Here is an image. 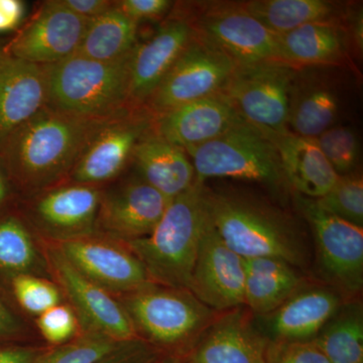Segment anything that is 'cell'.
<instances>
[{
  "label": "cell",
  "mask_w": 363,
  "mask_h": 363,
  "mask_svg": "<svg viewBox=\"0 0 363 363\" xmlns=\"http://www.w3.org/2000/svg\"><path fill=\"white\" fill-rule=\"evenodd\" d=\"M62 6L82 18L92 20L106 13L114 4V0H59Z\"/></svg>",
  "instance_id": "41"
},
{
  "label": "cell",
  "mask_w": 363,
  "mask_h": 363,
  "mask_svg": "<svg viewBox=\"0 0 363 363\" xmlns=\"http://www.w3.org/2000/svg\"><path fill=\"white\" fill-rule=\"evenodd\" d=\"M21 329L20 321L0 301V337L13 335Z\"/></svg>",
  "instance_id": "43"
},
{
  "label": "cell",
  "mask_w": 363,
  "mask_h": 363,
  "mask_svg": "<svg viewBox=\"0 0 363 363\" xmlns=\"http://www.w3.org/2000/svg\"><path fill=\"white\" fill-rule=\"evenodd\" d=\"M111 121L43 107L4 140L0 162L11 183L32 195L66 183L93 138Z\"/></svg>",
  "instance_id": "1"
},
{
  "label": "cell",
  "mask_w": 363,
  "mask_h": 363,
  "mask_svg": "<svg viewBox=\"0 0 363 363\" xmlns=\"http://www.w3.org/2000/svg\"><path fill=\"white\" fill-rule=\"evenodd\" d=\"M314 140L339 176L350 174L357 167L359 160V142L350 128L332 126Z\"/></svg>",
  "instance_id": "34"
},
{
  "label": "cell",
  "mask_w": 363,
  "mask_h": 363,
  "mask_svg": "<svg viewBox=\"0 0 363 363\" xmlns=\"http://www.w3.org/2000/svg\"><path fill=\"white\" fill-rule=\"evenodd\" d=\"M138 337L155 347L174 348L199 337L215 319L214 310L184 289L150 283L121 296Z\"/></svg>",
  "instance_id": "6"
},
{
  "label": "cell",
  "mask_w": 363,
  "mask_h": 363,
  "mask_svg": "<svg viewBox=\"0 0 363 363\" xmlns=\"http://www.w3.org/2000/svg\"><path fill=\"white\" fill-rule=\"evenodd\" d=\"M347 33L337 21H319L279 35V60L293 68L342 61Z\"/></svg>",
  "instance_id": "25"
},
{
  "label": "cell",
  "mask_w": 363,
  "mask_h": 363,
  "mask_svg": "<svg viewBox=\"0 0 363 363\" xmlns=\"http://www.w3.org/2000/svg\"><path fill=\"white\" fill-rule=\"evenodd\" d=\"M340 305L337 294L329 289L318 286L296 291L276 311L267 315V329L279 342L312 340Z\"/></svg>",
  "instance_id": "23"
},
{
  "label": "cell",
  "mask_w": 363,
  "mask_h": 363,
  "mask_svg": "<svg viewBox=\"0 0 363 363\" xmlns=\"http://www.w3.org/2000/svg\"><path fill=\"white\" fill-rule=\"evenodd\" d=\"M131 162L143 181L169 199L186 192L196 181L187 152L152 133L138 143Z\"/></svg>",
  "instance_id": "24"
},
{
  "label": "cell",
  "mask_w": 363,
  "mask_h": 363,
  "mask_svg": "<svg viewBox=\"0 0 363 363\" xmlns=\"http://www.w3.org/2000/svg\"><path fill=\"white\" fill-rule=\"evenodd\" d=\"M50 242L83 276L112 295H126L152 283L123 241L94 233Z\"/></svg>",
  "instance_id": "12"
},
{
  "label": "cell",
  "mask_w": 363,
  "mask_h": 363,
  "mask_svg": "<svg viewBox=\"0 0 363 363\" xmlns=\"http://www.w3.org/2000/svg\"><path fill=\"white\" fill-rule=\"evenodd\" d=\"M39 259L25 221L14 215L0 219V269L14 274H30Z\"/></svg>",
  "instance_id": "31"
},
{
  "label": "cell",
  "mask_w": 363,
  "mask_h": 363,
  "mask_svg": "<svg viewBox=\"0 0 363 363\" xmlns=\"http://www.w3.org/2000/svg\"><path fill=\"white\" fill-rule=\"evenodd\" d=\"M43 66L0 55V147L14 130L45 106Z\"/></svg>",
  "instance_id": "21"
},
{
  "label": "cell",
  "mask_w": 363,
  "mask_h": 363,
  "mask_svg": "<svg viewBox=\"0 0 363 363\" xmlns=\"http://www.w3.org/2000/svg\"><path fill=\"white\" fill-rule=\"evenodd\" d=\"M101 187L66 182L33 195L30 220L50 240L94 233Z\"/></svg>",
  "instance_id": "17"
},
{
  "label": "cell",
  "mask_w": 363,
  "mask_h": 363,
  "mask_svg": "<svg viewBox=\"0 0 363 363\" xmlns=\"http://www.w3.org/2000/svg\"><path fill=\"white\" fill-rule=\"evenodd\" d=\"M206 186L192 187L173 198L154 230L123 242L140 259L152 283L188 290L203 234L209 222Z\"/></svg>",
  "instance_id": "2"
},
{
  "label": "cell",
  "mask_w": 363,
  "mask_h": 363,
  "mask_svg": "<svg viewBox=\"0 0 363 363\" xmlns=\"http://www.w3.org/2000/svg\"><path fill=\"white\" fill-rule=\"evenodd\" d=\"M11 285L18 304L33 316H40L61 303L62 292L59 286L35 274H14Z\"/></svg>",
  "instance_id": "35"
},
{
  "label": "cell",
  "mask_w": 363,
  "mask_h": 363,
  "mask_svg": "<svg viewBox=\"0 0 363 363\" xmlns=\"http://www.w3.org/2000/svg\"><path fill=\"white\" fill-rule=\"evenodd\" d=\"M171 200L142 178L130 179L102 190L96 229L123 242L145 238L161 220Z\"/></svg>",
  "instance_id": "16"
},
{
  "label": "cell",
  "mask_w": 363,
  "mask_h": 363,
  "mask_svg": "<svg viewBox=\"0 0 363 363\" xmlns=\"http://www.w3.org/2000/svg\"><path fill=\"white\" fill-rule=\"evenodd\" d=\"M26 13L23 0H0V33L16 32L25 21Z\"/></svg>",
  "instance_id": "40"
},
{
  "label": "cell",
  "mask_w": 363,
  "mask_h": 363,
  "mask_svg": "<svg viewBox=\"0 0 363 363\" xmlns=\"http://www.w3.org/2000/svg\"><path fill=\"white\" fill-rule=\"evenodd\" d=\"M131 54L111 63L73 55L43 66L47 86L45 106L100 121H111L135 111L130 95Z\"/></svg>",
  "instance_id": "4"
},
{
  "label": "cell",
  "mask_w": 363,
  "mask_h": 363,
  "mask_svg": "<svg viewBox=\"0 0 363 363\" xmlns=\"http://www.w3.org/2000/svg\"><path fill=\"white\" fill-rule=\"evenodd\" d=\"M157 357V348L138 337L123 341L95 363H154Z\"/></svg>",
  "instance_id": "38"
},
{
  "label": "cell",
  "mask_w": 363,
  "mask_h": 363,
  "mask_svg": "<svg viewBox=\"0 0 363 363\" xmlns=\"http://www.w3.org/2000/svg\"><path fill=\"white\" fill-rule=\"evenodd\" d=\"M271 345L245 313L234 309L200 334L187 363H271Z\"/></svg>",
  "instance_id": "20"
},
{
  "label": "cell",
  "mask_w": 363,
  "mask_h": 363,
  "mask_svg": "<svg viewBox=\"0 0 363 363\" xmlns=\"http://www.w3.org/2000/svg\"><path fill=\"white\" fill-rule=\"evenodd\" d=\"M89 21L72 13L59 0L40 2L4 45V52L33 65L58 63L76 54Z\"/></svg>",
  "instance_id": "11"
},
{
  "label": "cell",
  "mask_w": 363,
  "mask_h": 363,
  "mask_svg": "<svg viewBox=\"0 0 363 363\" xmlns=\"http://www.w3.org/2000/svg\"><path fill=\"white\" fill-rule=\"evenodd\" d=\"M351 30H352V37L354 42L357 43L358 49L362 50V11H357L355 16L351 18Z\"/></svg>",
  "instance_id": "45"
},
{
  "label": "cell",
  "mask_w": 363,
  "mask_h": 363,
  "mask_svg": "<svg viewBox=\"0 0 363 363\" xmlns=\"http://www.w3.org/2000/svg\"><path fill=\"white\" fill-rule=\"evenodd\" d=\"M138 26L114 4L106 13L89 21L75 55L106 63L121 61L138 44Z\"/></svg>",
  "instance_id": "27"
},
{
  "label": "cell",
  "mask_w": 363,
  "mask_h": 363,
  "mask_svg": "<svg viewBox=\"0 0 363 363\" xmlns=\"http://www.w3.org/2000/svg\"><path fill=\"white\" fill-rule=\"evenodd\" d=\"M210 221L224 243L242 259L276 257L293 267L306 259L305 245L292 219L247 196L206 188Z\"/></svg>",
  "instance_id": "3"
},
{
  "label": "cell",
  "mask_w": 363,
  "mask_h": 363,
  "mask_svg": "<svg viewBox=\"0 0 363 363\" xmlns=\"http://www.w3.org/2000/svg\"><path fill=\"white\" fill-rule=\"evenodd\" d=\"M331 363H363V318L359 306H348L312 339Z\"/></svg>",
  "instance_id": "29"
},
{
  "label": "cell",
  "mask_w": 363,
  "mask_h": 363,
  "mask_svg": "<svg viewBox=\"0 0 363 363\" xmlns=\"http://www.w3.org/2000/svg\"><path fill=\"white\" fill-rule=\"evenodd\" d=\"M314 200L324 211L363 227V181L359 174L339 176L327 194Z\"/></svg>",
  "instance_id": "33"
},
{
  "label": "cell",
  "mask_w": 363,
  "mask_h": 363,
  "mask_svg": "<svg viewBox=\"0 0 363 363\" xmlns=\"http://www.w3.org/2000/svg\"><path fill=\"white\" fill-rule=\"evenodd\" d=\"M238 65L220 50L193 35L156 90L143 105L150 117L223 91Z\"/></svg>",
  "instance_id": "9"
},
{
  "label": "cell",
  "mask_w": 363,
  "mask_h": 363,
  "mask_svg": "<svg viewBox=\"0 0 363 363\" xmlns=\"http://www.w3.org/2000/svg\"><path fill=\"white\" fill-rule=\"evenodd\" d=\"M37 326L43 337L55 346L68 342L83 331L73 308L61 303L38 316Z\"/></svg>",
  "instance_id": "36"
},
{
  "label": "cell",
  "mask_w": 363,
  "mask_h": 363,
  "mask_svg": "<svg viewBox=\"0 0 363 363\" xmlns=\"http://www.w3.org/2000/svg\"><path fill=\"white\" fill-rule=\"evenodd\" d=\"M243 121L224 93H217L152 117V133L182 150L204 145Z\"/></svg>",
  "instance_id": "19"
},
{
  "label": "cell",
  "mask_w": 363,
  "mask_h": 363,
  "mask_svg": "<svg viewBox=\"0 0 363 363\" xmlns=\"http://www.w3.org/2000/svg\"><path fill=\"white\" fill-rule=\"evenodd\" d=\"M271 363H331L312 340L276 341L271 345Z\"/></svg>",
  "instance_id": "37"
},
{
  "label": "cell",
  "mask_w": 363,
  "mask_h": 363,
  "mask_svg": "<svg viewBox=\"0 0 363 363\" xmlns=\"http://www.w3.org/2000/svg\"><path fill=\"white\" fill-rule=\"evenodd\" d=\"M119 11L140 23L145 21H160L171 13L175 2L171 0H116Z\"/></svg>",
  "instance_id": "39"
},
{
  "label": "cell",
  "mask_w": 363,
  "mask_h": 363,
  "mask_svg": "<svg viewBox=\"0 0 363 363\" xmlns=\"http://www.w3.org/2000/svg\"><path fill=\"white\" fill-rule=\"evenodd\" d=\"M245 266V305L267 316L286 302L301 285L295 267L276 257H248Z\"/></svg>",
  "instance_id": "26"
},
{
  "label": "cell",
  "mask_w": 363,
  "mask_h": 363,
  "mask_svg": "<svg viewBox=\"0 0 363 363\" xmlns=\"http://www.w3.org/2000/svg\"><path fill=\"white\" fill-rule=\"evenodd\" d=\"M338 111V99L333 91L324 86L298 89L295 84L288 130L302 138H316L332 128Z\"/></svg>",
  "instance_id": "30"
},
{
  "label": "cell",
  "mask_w": 363,
  "mask_h": 363,
  "mask_svg": "<svg viewBox=\"0 0 363 363\" xmlns=\"http://www.w3.org/2000/svg\"><path fill=\"white\" fill-rule=\"evenodd\" d=\"M39 353L30 347L0 348V363H33Z\"/></svg>",
  "instance_id": "42"
},
{
  "label": "cell",
  "mask_w": 363,
  "mask_h": 363,
  "mask_svg": "<svg viewBox=\"0 0 363 363\" xmlns=\"http://www.w3.org/2000/svg\"><path fill=\"white\" fill-rule=\"evenodd\" d=\"M188 18L174 4L171 13L149 40L136 45L130 57V95L133 106L143 108L177 59L193 39Z\"/></svg>",
  "instance_id": "18"
},
{
  "label": "cell",
  "mask_w": 363,
  "mask_h": 363,
  "mask_svg": "<svg viewBox=\"0 0 363 363\" xmlns=\"http://www.w3.org/2000/svg\"><path fill=\"white\" fill-rule=\"evenodd\" d=\"M296 203L312 228L320 271L326 281L343 292H359L363 284V227L324 211L314 199L297 194Z\"/></svg>",
  "instance_id": "10"
},
{
  "label": "cell",
  "mask_w": 363,
  "mask_h": 363,
  "mask_svg": "<svg viewBox=\"0 0 363 363\" xmlns=\"http://www.w3.org/2000/svg\"><path fill=\"white\" fill-rule=\"evenodd\" d=\"M9 195H11V181L6 175V169L0 162V209L9 200Z\"/></svg>",
  "instance_id": "44"
},
{
  "label": "cell",
  "mask_w": 363,
  "mask_h": 363,
  "mask_svg": "<svg viewBox=\"0 0 363 363\" xmlns=\"http://www.w3.org/2000/svg\"><path fill=\"white\" fill-rule=\"evenodd\" d=\"M262 133L276 145L286 181L298 194L319 199L335 185L339 175L322 154L314 138H302L291 131Z\"/></svg>",
  "instance_id": "22"
},
{
  "label": "cell",
  "mask_w": 363,
  "mask_h": 363,
  "mask_svg": "<svg viewBox=\"0 0 363 363\" xmlns=\"http://www.w3.org/2000/svg\"><path fill=\"white\" fill-rule=\"evenodd\" d=\"M296 84L295 68L281 61L238 67L222 93L240 116L264 133H285Z\"/></svg>",
  "instance_id": "8"
},
{
  "label": "cell",
  "mask_w": 363,
  "mask_h": 363,
  "mask_svg": "<svg viewBox=\"0 0 363 363\" xmlns=\"http://www.w3.org/2000/svg\"><path fill=\"white\" fill-rule=\"evenodd\" d=\"M119 343L99 332L83 330L68 342L40 352L33 363H95Z\"/></svg>",
  "instance_id": "32"
},
{
  "label": "cell",
  "mask_w": 363,
  "mask_h": 363,
  "mask_svg": "<svg viewBox=\"0 0 363 363\" xmlns=\"http://www.w3.org/2000/svg\"><path fill=\"white\" fill-rule=\"evenodd\" d=\"M2 52H4V45H0V55H1Z\"/></svg>",
  "instance_id": "46"
},
{
  "label": "cell",
  "mask_w": 363,
  "mask_h": 363,
  "mask_svg": "<svg viewBox=\"0 0 363 363\" xmlns=\"http://www.w3.org/2000/svg\"><path fill=\"white\" fill-rule=\"evenodd\" d=\"M152 133V117L135 109L109 121L83 152L69 182L101 187L116 180L133 161L138 143Z\"/></svg>",
  "instance_id": "14"
},
{
  "label": "cell",
  "mask_w": 363,
  "mask_h": 363,
  "mask_svg": "<svg viewBox=\"0 0 363 363\" xmlns=\"http://www.w3.org/2000/svg\"><path fill=\"white\" fill-rule=\"evenodd\" d=\"M240 6L278 35L308 23L337 21L335 4L326 0H252Z\"/></svg>",
  "instance_id": "28"
},
{
  "label": "cell",
  "mask_w": 363,
  "mask_h": 363,
  "mask_svg": "<svg viewBox=\"0 0 363 363\" xmlns=\"http://www.w3.org/2000/svg\"><path fill=\"white\" fill-rule=\"evenodd\" d=\"M245 281L242 257L227 247L209 218L189 292L215 312L231 311L245 305Z\"/></svg>",
  "instance_id": "15"
},
{
  "label": "cell",
  "mask_w": 363,
  "mask_h": 363,
  "mask_svg": "<svg viewBox=\"0 0 363 363\" xmlns=\"http://www.w3.org/2000/svg\"><path fill=\"white\" fill-rule=\"evenodd\" d=\"M186 152L192 159L196 180L202 183L210 178H233L271 187L288 184L276 145L245 119Z\"/></svg>",
  "instance_id": "5"
},
{
  "label": "cell",
  "mask_w": 363,
  "mask_h": 363,
  "mask_svg": "<svg viewBox=\"0 0 363 363\" xmlns=\"http://www.w3.org/2000/svg\"><path fill=\"white\" fill-rule=\"evenodd\" d=\"M45 262L60 291L65 294L83 330L96 331L123 342L138 338L135 326L121 301L75 269L51 242Z\"/></svg>",
  "instance_id": "13"
},
{
  "label": "cell",
  "mask_w": 363,
  "mask_h": 363,
  "mask_svg": "<svg viewBox=\"0 0 363 363\" xmlns=\"http://www.w3.org/2000/svg\"><path fill=\"white\" fill-rule=\"evenodd\" d=\"M196 37L227 55L238 67L281 61L279 35L255 20L240 2L176 4Z\"/></svg>",
  "instance_id": "7"
}]
</instances>
